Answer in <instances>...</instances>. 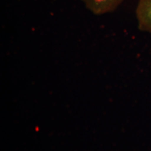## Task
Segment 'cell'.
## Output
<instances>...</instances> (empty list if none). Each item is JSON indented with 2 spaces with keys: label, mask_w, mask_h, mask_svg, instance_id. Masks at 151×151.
<instances>
[{
  "label": "cell",
  "mask_w": 151,
  "mask_h": 151,
  "mask_svg": "<svg viewBox=\"0 0 151 151\" xmlns=\"http://www.w3.org/2000/svg\"><path fill=\"white\" fill-rule=\"evenodd\" d=\"M87 9L93 14L100 15L115 11L124 0H81Z\"/></svg>",
  "instance_id": "cell-2"
},
{
  "label": "cell",
  "mask_w": 151,
  "mask_h": 151,
  "mask_svg": "<svg viewBox=\"0 0 151 151\" xmlns=\"http://www.w3.org/2000/svg\"><path fill=\"white\" fill-rule=\"evenodd\" d=\"M135 15L138 29L151 34V0H139Z\"/></svg>",
  "instance_id": "cell-1"
}]
</instances>
